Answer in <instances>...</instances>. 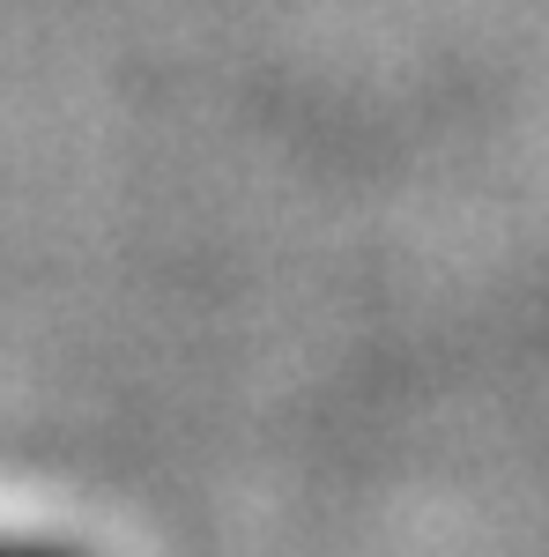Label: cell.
Instances as JSON below:
<instances>
[{"label":"cell","mask_w":549,"mask_h":557,"mask_svg":"<svg viewBox=\"0 0 549 557\" xmlns=\"http://www.w3.org/2000/svg\"><path fill=\"white\" fill-rule=\"evenodd\" d=\"M0 557H67V550H38V543H0Z\"/></svg>","instance_id":"cell-1"}]
</instances>
